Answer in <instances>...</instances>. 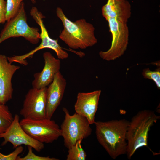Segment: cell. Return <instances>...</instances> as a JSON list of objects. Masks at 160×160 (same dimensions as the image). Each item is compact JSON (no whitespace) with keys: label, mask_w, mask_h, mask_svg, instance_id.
Masks as SVG:
<instances>
[{"label":"cell","mask_w":160,"mask_h":160,"mask_svg":"<svg viewBox=\"0 0 160 160\" xmlns=\"http://www.w3.org/2000/svg\"><path fill=\"white\" fill-rule=\"evenodd\" d=\"M101 10L102 15L106 20L112 18L126 23L131 15L130 4L126 0H108Z\"/></svg>","instance_id":"obj_15"},{"label":"cell","mask_w":160,"mask_h":160,"mask_svg":"<svg viewBox=\"0 0 160 160\" xmlns=\"http://www.w3.org/2000/svg\"><path fill=\"white\" fill-rule=\"evenodd\" d=\"M30 14L40 27L41 29L40 37L41 42L38 47L28 53L21 55H16L7 57L9 62L11 63L13 62H17L24 65H27L28 63L25 60L26 58H32L36 52L45 48H49L55 51L59 59L67 58L68 57V54L62 49L58 44V40L52 39L49 36L43 23V19L44 16L42 14L38 11L36 7H33L30 10Z\"/></svg>","instance_id":"obj_6"},{"label":"cell","mask_w":160,"mask_h":160,"mask_svg":"<svg viewBox=\"0 0 160 160\" xmlns=\"http://www.w3.org/2000/svg\"><path fill=\"white\" fill-rule=\"evenodd\" d=\"M56 14L62 21L64 28L59 38L70 48L83 49L97 43L95 28L92 24L87 22L84 19L75 22L71 21L59 7L56 9Z\"/></svg>","instance_id":"obj_2"},{"label":"cell","mask_w":160,"mask_h":160,"mask_svg":"<svg viewBox=\"0 0 160 160\" xmlns=\"http://www.w3.org/2000/svg\"><path fill=\"white\" fill-rule=\"evenodd\" d=\"M129 123L123 119L94 123L98 142L113 159L127 153L126 135Z\"/></svg>","instance_id":"obj_1"},{"label":"cell","mask_w":160,"mask_h":160,"mask_svg":"<svg viewBox=\"0 0 160 160\" xmlns=\"http://www.w3.org/2000/svg\"><path fill=\"white\" fill-rule=\"evenodd\" d=\"M23 148L20 146L7 155H4L0 152V160H16L18 155L23 152Z\"/></svg>","instance_id":"obj_21"},{"label":"cell","mask_w":160,"mask_h":160,"mask_svg":"<svg viewBox=\"0 0 160 160\" xmlns=\"http://www.w3.org/2000/svg\"><path fill=\"white\" fill-rule=\"evenodd\" d=\"M28 151L27 154L23 157L18 156L16 160H58L59 159L49 156H37L33 152V148L28 146Z\"/></svg>","instance_id":"obj_20"},{"label":"cell","mask_w":160,"mask_h":160,"mask_svg":"<svg viewBox=\"0 0 160 160\" xmlns=\"http://www.w3.org/2000/svg\"><path fill=\"white\" fill-rule=\"evenodd\" d=\"M25 9L22 2L17 14L4 26L0 34V44L11 37H24L33 44H37L40 39L38 28L31 27L28 25Z\"/></svg>","instance_id":"obj_5"},{"label":"cell","mask_w":160,"mask_h":160,"mask_svg":"<svg viewBox=\"0 0 160 160\" xmlns=\"http://www.w3.org/2000/svg\"><path fill=\"white\" fill-rule=\"evenodd\" d=\"M82 140L78 141L68 149L67 160H85L87 154L81 145Z\"/></svg>","instance_id":"obj_17"},{"label":"cell","mask_w":160,"mask_h":160,"mask_svg":"<svg viewBox=\"0 0 160 160\" xmlns=\"http://www.w3.org/2000/svg\"><path fill=\"white\" fill-rule=\"evenodd\" d=\"M144 78L153 80L155 83L158 89L160 88V68L154 71H151L148 68L144 69L142 72Z\"/></svg>","instance_id":"obj_19"},{"label":"cell","mask_w":160,"mask_h":160,"mask_svg":"<svg viewBox=\"0 0 160 160\" xmlns=\"http://www.w3.org/2000/svg\"><path fill=\"white\" fill-rule=\"evenodd\" d=\"M154 112L148 110L139 111L132 118L127 127V155L131 159L138 149L147 147L149 132L151 127L159 119Z\"/></svg>","instance_id":"obj_3"},{"label":"cell","mask_w":160,"mask_h":160,"mask_svg":"<svg viewBox=\"0 0 160 160\" xmlns=\"http://www.w3.org/2000/svg\"><path fill=\"white\" fill-rule=\"evenodd\" d=\"M44 65L42 71L34 75L32 88L40 89L46 87L52 82L55 75L60 71L61 63L49 52L44 53Z\"/></svg>","instance_id":"obj_14"},{"label":"cell","mask_w":160,"mask_h":160,"mask_svg":"<svg viewBox=\"0 0 160 160\" xmlns=\"http://www.w3.org/2000/svg\"></svg>","instance_id":"obj_23"},{"label":"cell","mask_w":160,"mask_h":160,"mask_svg":"<svg viewBox=\"0 0 160 160\" xmlns=\"http://www.w3.org/2000/svg\"><path fill=\"white\" fill-rule=\"evenodd\" d=\"M6 2L4 0H0V23H4L6 21Z\"/></svg>","instance_id":"obj_22"},{"label":"cell","mask_w":160,"mask_h":160,"mask_svg":"<svg viewBox=\"0 0 160 160\" xmlns=\"http://www.w3.org/2000/svg\"><path fill=\"white\" fill-rule=\"evenodd\" d=\"M66 85L65 79L60 71L47 88L46 118L51 119L63 98Z\"/></svg>","instance_id":"obj_11"},{"label":"cell","mask_w":160,"mask_h":160,"mask_svg":"<svg viewBox=\"0 0 160 160\" xmlns=\"http://www.w3.org/2000/svg\"><path fill=\"white\" fill-rule=\"evenodd\" d=\"M47 88H32L28 91L20 112L24 118L39 119L46 118Z\"/></svg>","instance_id":"obj_9"},{"label":"cell","mask_w":160,"mask_h":160,"mask_svg":"<svg viewBox=\"0 0 160 160\" xmlns=\"http://www.w3.org/2000/svg\"><path fill=\"white\" fill-rule=\"evenodd\" d=\"M24 0H6V21H8L17 13L21 4Z\"/></svg>","instance_id":"obj_18"},{"label":"cell","mask_w":160,"mask_h":160,"mask_svg":"<svg viewBox=\"0 0 160 160\" xmlns=\"http://www.w3.org/2000/svg\"><path fill=\"white\" fill-rule=\"evenodd\" d=\"M20 68L19 66L12 65L6 56L0 55V104H5L12 98V79Z\"/></svg>","instance_id":"obj_13"},{"label":"cell","mask_w":160,"mask_h":160,"mask_svg":"<svg viewBox=\"0 0 160 160\" xmlns=\"http://www.w3.org/2000/svg\"><path fill=\"white\" fill-rule=\"evenodd\" d=\"M13 118L8 107L5 104H0V134L7 129Z\"/></svg>","instance_id":"obj_16"},{"label":"cell","mask_w":160,"mask_h":160,"mask_svg":"<svg viewBox=\"0 0 160 160\" xmlns=\"http://www.w3.org/2000/svg\"><path fill=\"white\" fill-rule=\"evenodd\" d=\"M0 138L4 141L1 145L11 143L14 148L24 145L31 147L38 152L44 148V144L32 138L23 129L20 124L18 115H15L13 120L9 127L3 133L0 134Z\"/></svg>","instance_id":"obj_10"},{"label":"cell","mask_w":160,"mask_h":160,"mask_svg":"<svg viewBox=\"0 0 160 160\" xmlns=\"http://www.w3.org/2000/svg\"><path fill=\"white\" fill-rule=\"evenodd\" d=\"M106 20L112 36L111 46L107 51H100L99 55L103 59L109 61L119 57L124 53L128 44L129 30L127 23L112 18Z\"/></svg>","instance_id":"obj_8"},{"label":"cell","mask_w":160,"mask_h":160,"mask_svg":"<svg viewBox=\"0 0 160 160\" xmlns=\"http://www.w3.org/2000/svg\"><path fill=\"white\" fill-rule=\"evenodd\" d=\"M100 90L89 92H79L74 105L76 112L86 118L90 124H94L97 110Z\"/></svg>","instance_id":"obj_12"},{"label":"cell","mask_w":160,"mask_h":160,"mask_svg":"<svg viewBox=\"0 0 160 160\" xmlns=\"http://www.w3.org/2000/svg\"><path fill=\"white\" fill-rule=\"evenodd\" d=\"M20 124L29 136L43 143H52L61 136L60 128L51 119H33L23 118L20 121Z\"/></svg>","instance_id":"obj_7"},{"label":"cell","mask_w":160,"mask_h":160,"mask_svg":"<svg viewBox=\"0 0 160 160\" xmlns=\"http://www.w3.org/2000/svg\"><path fill=\"white\" fill-rule=\"evenodd\" d=\"M63 110L65 118L60 128L61 136L63 138L64 145L68 149L78 141L89 136L92 129L86 118L76 112L71 115L66 108Z\"/></svg>","instance_id":"obj_4"}]
</instances>
